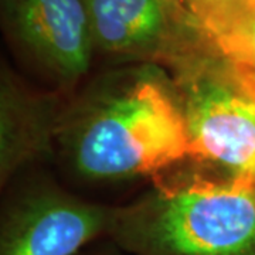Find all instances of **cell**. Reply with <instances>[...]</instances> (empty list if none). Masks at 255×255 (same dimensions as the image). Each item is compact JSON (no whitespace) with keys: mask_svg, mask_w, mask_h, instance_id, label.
Listing matches in <instances>:
<instances>
[{"mask_svg":"<svg viewBox=\"0 0 255 255\" xmlns=\"http://www.w3.org/2000/svg\"><path fill=\"white\" fill-rule=\"evenodd\" d=\"M57 146L75 176L95 183L159 176L190 157L172 75L159 64L133 63L98 77L65 104Z\"/></svg>","mask_w":255,"mask_h":255,"instance_id":"obj_1","label":"cell"},{"mask_svg":"<svg viewBox=\"0 0 255 255\" xmlns=\"http://www.w3.org/2000/svg\"><path fill=\"white\" fill-rule=\"evenodd\" d=\"M7 36L31 63L68 88L95 54L84 0H0Z\"/></svg>","mask_w":255,"mask_h":255,"instance_id":"obj_5","label":"cell"},{"mask_svg":"<svg viewBox=\"0 0 255 255\" xmlns=\"http://www.w3.org/2000/svg\"><path fill=\"white\" fill-rule=\"evenodd\" d=\"M95 53L121 63L172 68L201 40L169 0H84Z\"/></svg>","mask_w":255,"mask_h":255,"instance_id":"obj_6","label":"cell"},{"mask_svg":"<svg viewBox=\"0 0 255 255\" xmlns=\"http://www.w3.org/2000/svg\"><path fill=\"white\" fill-rule=\"evenodd\" d=\"M114 214L115 207L55 189L23 193L1 214L0 255H75L108 237Z\"/></svg>","mask_w":255,"mask_h":255,"instance_id":"obj_4","label":"cell"},{"mask_svg":"<svg viewBox=\"0 0 255 255\" xmlns=\"http://www.w3.org/2000/svg\"><path fill=\"white\" fill-rule=\"evenodd\" d=\"M187 125L191 159L221 177L255 184V111L231 64L204 40L169 70Z\"/></svg>","mask_w":255,"mask_h":255,"instance_id":"obj_3","label":"cell"},{"mask_svg":"<svg viewBox=\"0 0 255 255\" xmlns=\"http://www.w3.org/2000/svg\"><path fill=\"white\" fill-rule=\"evenodd\" d=\"M248 0H169L176 14L186 26L196 28L206 20L226 14Z\"/></svg>","mask_w":255,"mask_h":255,"instance_id":"obj_9","label":"cell"},{"mask_svg":"<svg viewBox=\"0 0 255 255\" xmlns=\"http://www.w3.org/2000/svg\"><path fill=\"white\" fill-rule=\"evenodd\" d=\"M197 31L230 64L255 70V0L201 23Z\"/></svg>","mask_w":255,"mask_h":255,"instance_id":"obj_8","label":"cell"},{"mask_svg":"<svg viewBox=\"0 0 255 255\" xmlns=\"http://www.w3.org/2000/svg\"><path fill=\"white\" fill-rule=\"evenodd\" d=\"M108 240L129 255H255V184L189 174L115 207Z\"/></svg>","mask_w":255,"mask_h":255,"instance_id":"obj_2","label":"cell"},{"mask_svg":"<svg viewBox=\"0 0 255 255\" xmlns=\"http://www.w3.org/2000/svg\"><path fill=\"white\" fill-rule=\"evenodd\" d=\"M91 255H129L125 251H122L121 248L115 246L114 243H111L110 247H105V248H101L100 251L94 253Z\"/></svg>","mask_w":255,"mask_h":255,"instance_id":"obj_11","label":"cell"},{"mask_svg":"<svg viewBox=\"0 0 255 255\" xmlns=\"http://www.w3.org/2000/svg\"><path fill=\"white\" fill-rule=\"evenodd\" d=\"M231 68H233L234 78H236L243 95L246 97L250 107L255 111V70L240 68L233 64H231Z\"/></svg>","mask_w":255,"mask_h":255,"instance_id":"obj_10","label":"cell"},{"mask_svg":"<svg viewBox=\"0 0 255 255\" xmlns=\"http://www.w3.org/2000/svg\"><path fill=\"white\" fill-rule=\"evenodd\" d=\"M65 104L57 94L30 90L7 65L0 80V179L10 177L57 146Z\"/></svg>","mask_w":255,"mask_h":255,"instance_id":"obj_7","label":"cell"}]
</instances>
